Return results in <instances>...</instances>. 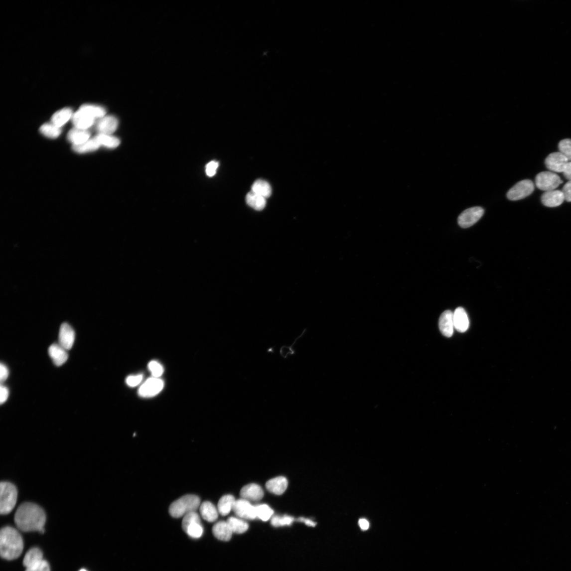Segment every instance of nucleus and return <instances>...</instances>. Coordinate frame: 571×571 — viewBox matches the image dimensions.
<instances>
[{"label": "nucleus", "mask_w": 571, "mask_h": 571, "mask_svg": "<svg viewBox=\"0 0 571 571\" xmlns=\"http://www.w3.org/2000/svg\"><path fill=\"white\" fill-rule=\"evenodd\" d=\"M46 517L44 510L39 506L31 503L21 505L14 516V522L18 529L23 532H44Z\"/></svg>", "instance_id": "f257e3e1"}, {"label": "nucleus", "mask_w": 571, "mask_h": 571, "mask_svg": "<svg viewBox=\"0 0 571 571\" xmlns=\"http://www.w3.org/2000/svg\"><path fill=\"white\" fill-rule=\"evenodd\" d=\"M23 542L19 532L14 528L7 526L0 532V553L7 560L18 558L23 551Z\"/></svg>", "instance_id": "f03ea898"}, {"label": "nucleus", "mask_w": 571, "mask_h": 571, "mask_svg": "<svg viewBox=\"0 0 571 571\" xmlns=\"http://www.w3.org/2000/svg\"><path fill=\"white\" fill-rule=\"evenodd\" d=\"M201 506V500L193 495H185L172 503L169 507L170 515L174 518H180L186 514L196 512Z\"/></svg>", "instance_id": "7ed1b4c3"}, {"label": "nucleus", "mask_w": 571, "mask_h": 571, "mask_svg": "<svg viewBox=\"0 0 571 571\" xmlns=\"http://www.w3.org/2000/svg\"><path fill=\"white\" fill-rule=\"evenodd\" d=\"M18 491L13 484L2 482L0 484V512L2 515L10 513L16 505Z\"/></svg>", "instance_id": "20e7f679"}, {"label": "nucleus", "mask_w": 571, "mask_h": 571, "mask_svg": "<svg viewBox=\"0 0 571 571\" xmlns=\"http://www.w3.org/2000/svg\"><path fill=\"white\" fill-rule=\"evenodd\" d=\"M182 528L190 538L199 539L203 533L200 516L196 512H192L184 516Z\"/></svg>", "instance_id": "39448f33"}, {"label": "nucleus", "mask_w": 571, "mask_h": 571, "mask_svg": "<svg viewBox=\"0 0 571 571\" xmlns=\"http://www.w3.org/2000/svg\"><path fill=\"white\" fill-rule=\"evenodd\" d=\"M535 183L540 189L544 191L548 192L555 190L561 184L563 180L555 173L550 171H544L539 173L535 178Z\"/></svg>", "instance_id": "423d86ee"}, {"label": "nucleus", "mask_w": 571, "mask_h": 571, "mask_svg": "<svg viewBox=\"0 0 571 571\" xmlns=\"http://www.w3.org/2000/svg\"><path fill=\"white\" fill-rule=\"evenodd\" d=\"M535 187L533 181L525 179L519 181L507 193V198L510 201H518L530 196L534 192Z\"/></svg>", "instance_id": "0eeeda50"}, {"label": "nucleus", "mask_w": 571, "mask_h": 571, "mask_svg": "<svg viewBox=\"0 0 571 571\" xmlns=\"http://www.w3.org/2000/svg\"><path fill=\"white\" fill-rule=\"evenodd\" d=\"M484 214L481 207H473L464 211L458 218V223L462 228H468L477 223Z\"/></svg>", "instance_id": "6e6552de"}, {"label": "nucleus", "mask_w": 571, "mask_h": 571, "mask_svg": "<svg viewBox=\"0 0 571 571\" xmlns=\"http://www.w3.org/2000/svg\"><path fill=\"white\" fill-rule=\"evenodd\" d=\"M233 512L240 518L246 520H255L257 517L256 506L244 499L236 500L233 507Z\"/></svg>", "instance_id": "1a4fd4ad"}, {"label": "nucleus", "mask_w": 571, "mask_h": 571, "mask_svg": "<svg viewBox=\"0 0 571 571\" xmlns=\"http://www.w3.org/2000/svg\"><path fill=\"white\" fill-rule=\"evenodd\" d=\"M164 386L163 381L158 378L152 377L145 381L140 387L138 394L143 397H151L158 394Z\"/></svg>", "instance_id": "9d476101"}, {"label": "nucleus", "mask_w": 571, "mask_h": 571, "mask_svg": "<svg viewBox=\"0 0 571 571\" xmlns=\"http://www.w3.org/2000/svg\"><path fill=\"white\" fill-rule=\"evenodd\" d=\"M568 159L560 152H553L550 154L546 159V165L549 170L557 172H564Z\"/></svg>", "instance_id": "9b49d317"}, {"label": "nucleus", "mask_w": 571, "mask_h": 571, "mask_svg": "<svg viewBox=\"0 0 571 571\" xmlns=\"http://www.w3.org/2000/svg\"><path fill=\"white\" fill-rule=\"evenodd\" d=\"M75 339V333L73 328L67 323L62 324L59 333V344L67 351L71 350Z\"/></svg>", "instance_id": "f8f14e48"}, {"label": "nucleus", "mask_w": 571, "mask_h": 571, "mask_svg": "<svg viewBox=\"0 0 571 571\" xmlns=\"http://www.w3.org/2000/svg\"><path fill=\"white\" fill-rule=\"evenodd\" d=\"M453 313L449 310H446L441 314L439 319V328L441 333L447 337H450L454 332Z\"/></svg>", "instance_id": "ddd939ff"}, {"label": "nucleus", "mask_w": 571, "mask_h": 571, "mask_svg": "<svg viewBox=\"0 0 571 571\" xmlns=\"http://www.w3.org/2000/svg\"><path fill=\"white\" fill-rule=\"evenodd\" d=\"M118 125L115 117L105 116L99 120L96 128L99 134L111 135L116 131Z\"/></svg>", "instance_id": "4468645a"}, {"label": "nucleus", "mask_w": 571, "mask_h": 571, "mask_svg": "<svg viewBox=\"0 0 571 571\" xmlns=\"http://www.w3.org/2000/svg\"><path fill=\"white\" fill-rule=\"evenodd\" d=\"M242 499L249 501L261 500L264 496V492L260 486L255 483L248 484L242 488L240 491Z\"/></svg>", "instance_id": "2eb2a0df"}, {"label": "nucleus", "mask_w": 571, "mask_h": 571, "mask_svg": "<svg viewBox=\"0 0 571 571\" xmlns=\"http://www.w3.org/2000/svg\"><path fill=\"white\" fill-rule=\"evenodd\" d=\"M565 200L562 190H553L546 192L541 197L543 205L549 207H555L561 205Z\"/></svg>", "instance_id": "dca6fc26"}, {"label": "nucleus", "mask_w": 571, "mask_h": 571, "mask_svg": "<svg viewBox=\"0 0 571 571\" xmlns=\"http://www.w3.org/2000/svg\"><path fill=\"white\" fill-rule=\"evenodd\" d=\"M453 322L455 329L460 333L468 330L469 327V320L468 315L462 307L457 308L453 313Z\"/></svg>", "instance_id": "f3484780"}, {"label": "nucleus", "mask_w": 571, "mask_h": 571, "mask_svg": "<svg viewBox=\"0 0 571 571\" xmlns=\"http://www.w3.org/2000/svg\"><path fill=\"white\" fill-rule=\"evenodd\" d=\"M48 353L54 364L58 367L64 365L68 358L67 350L59 344H52L49 348Z\"/></svg>", "instance_id": "a211bd4d"}, {"label": "nucleus", "mask_w": 571, "mask_h": 571, "mask_svg": "<svg viewBox=\"0 0 571 571\" xmlns=\"http://www.w3.org/2000/svg\"><path fill=\"white\" fill-rule=\"evenodd\" d=\"M72 120L75 128L88 130L93 126L95 119L85 112L79 110L73 114Z\"/></svg>", "instance_id": "6ab92c4d"}, {"label": "nucleus", "mask_w": 571, "mask_h": 571, "mask_svg": "<svg viewBox=\"0 0 571 571\" xmlns=\"http://www.w3.org/2000/svg\"><path fill=\"white\" fill-rule=\"evenodd\" d=\"M266 488L272 494L281 495L286 490L288 481L284 477H279L271 479L266 484Z\"/></svg>", "instance_id": "aec40b11"}, {"label": "nucleus", "mask_w": 571, "mask_h": 571, "mask_svg": "<svg viewBox=\"0 0 571 571\" xmlns=\"http://www.w3.org/2000/svg\"><path fill=\"white\" fill-rule=\"evenodd\" d=\"M213 533L216 538L223 541H229L233 532L227 522L221 521L213 526Z\"/></svg>", "instance_id": "412c9836"}, {"label": "nucleus", "mask_w": 571, "mask_h": 571, "mask_svg": "<svg viewBox=\"0 0 571 571\" xmlns=\"http://www.w3.org/2000/svg\"><path fill=\"white\" fill-rule=\"evenodd\" d=\"M90 133L88 130L74 128L68 133L67 138L73 145L82 144L90 140Z\"/></svg>", "instance_id": "4be33fe9"}, {"label": "nucleus", "mask_w": 571, "mask_h": 571, "mask_svg": "<svg viewBox=\"0 0 571 571\" xmlns=\"http://www.w3.org/2000/svg\"><path fill=\"white\" fill-rule=\"evenodd\" d=\"M200 511L204 520L209 522H214L219 516L218 508L209 501H205L200 507Z\"/></svg>", "instance_id": "5701e85b"}, {"label": "nucleus", "mask_w": 571, "mask_h": 571, "mask_svg": "<svg viewBox=\"0 0 571 571\" xmlns=\"http://www.w3.org/2000/svg\"><path fill=\"white\" fill-rule=\"evenodd\" d=\"M43 560L41 551L38 548H32L26 554L23 565L26 568H29L40 564Z\"/></svg>", "instance_id": "b1692460"}, {"label": "nucleus", "mask_w": 571, "mask_h": 571, "mask_svg": "<svg viewBox=\"0 0 571 571\" xmlns=\"http://www.w3.org/2000/svg\"><path fill=\"white\" fill-rule=\"evenodd\" d=\"M73 111L70 108H64L57 112L51 118V123L61 128L67 121L72 118Z\"/></svg>", "instance_id": "393cba45"}, {"label": "nucleus", "mask_w": 571, "mask_h": 571, "mask_svg": "<svg viewBox=\"0 0 571 571\" xmlns=\"http://www.w3.org/2000/svg\"><path fill=\"white\" fill-rule=\"evenodd\" d=\"M246 202L249 206L256 211H262L266 205V198L252 191L247 195Z\"/></svg>", "instance_id": "a878e982"}, {"label": "nucleus", "mask_w": 571, "mask_h": 571, "mask_svg": "<svg viewBox=\"0 0 571 571\" xmlns=\"http://www.w3.org/2000/svg\"><path fill=\"white\" fill-rule=\"evenodd\" d=\"M235 498L232 495H227L223 496L219 500L218 505L219 513L222 516H227L233 510L235 503Z\"/></svg>", "instance_id": "bb28decb"}, {"label": "nucleus", "mask_w": 571, "mask_h": 571, "mask_svg": "<svg viewBox=\"0 0 571 571\" xmlns=\"http://www.w3.org/2000/svg\"><path fill=\"white\" fill-rule=\"evenodd\" d=\"M252 191L265 198L270 197L272 193L271 186L267 181L258 179L255 181L252 187Z\"/></svg>", "instance_id": "cd10ccee"}, {"label": "nucleus", "mask_w": 571, "mask_h": 571, "mask_svg": "<svg viewBox=\"0 0 571 571\" xmlns=\"http://www.w3.org/2000/svg\"><path fill=\"white\" fill-rule=\"evenodd\" d=\"M100 146V144L95 137L82 144L73 145V149L78 153H85L97 150Z\"/></svg>", "instance_id": "c85d7f7f"}, {"label": "nucleus", "mask_w": 571, "mask_h": 571, "mask_svg": "<svg viewBox=\"0 0 571 571\" xmlns=\"http://www.w3.org/2000/svg\"><path fill=\"white\" fill-rule=\"evenodd\" d=\"M227 522L229 525L233 533H244L247 531L249 529L248 524L238 518L234 517H230Z\"/></svg>", "instance_id": "c756f323"}, {"label": "nucleus", "mask_w": 571, "mask_h": 571, "mask_svg": "<svg viewBox=\"0 0 571 571\" xmlns=\"http://www.w3.org/2000/svg\"><path fill=\"white\" fill-rule=\"evenodd\" d=\"M79 110L85 112L95 119H100L105 117L106 115V110L100 106L84 105L81 106Z\"/></svg>", "instance_id": "7c9ffc66"}, {"label": "nucleus", "mask_w": 571, "mask_h": 571, "mask_svg": "<svg viewBox=\"0 0 571 571\" xmlns=\"http://www.w3.org/2000/svg\"><path fill=\"white\" fill-rule=\"evenodd\" d=\"M95 138L101 145L105 146L109 148H117L120 143V141L118 138L111 135L99 134L95 137Z\"/></svg>", "instance_id": "2f4dec72"}, {"label": "nucleus", "mask_w": 571, "mask_h": 571, "mask_svg": "<svg viewBox=\"0 0 571 571\" xmlns=\"http://www.w3.org/2000/svg\"><path fill=\"white\" fill-rule=\"evenodd\" d=\"M40 132L43 135L55 139L61 134L62 129L61 128L58 127L52 123L46 124L40 127Z\"/></svg>", "instance_id": "473e14b6"}, {"label": "nucleus", "mask_w": 571, "mask_h": 571, "mask_svg": "<svg viewBox=\"0 0 571 571\" xmlns=\"http://www.w3.org/2000/svg\"><path fill=\"white\" fill-rule=\"evenodd\" d=\"M256 509L257 517L264 522L270 520L274 514L273 509L265 504L257 505Z\"/></svg>", "instance_id": "72a5a7b5"}, {"label": "nucleus", "mask_w": 571, "mask_h": 571, "mask_svg": "<svg viewBox=\"0 0 571 571\" xmlns=\"http://www.w3.org/2000/svg\"><path fill=\"white\" fill-rule=\"evenodd\" d=\"M294 521L293 517L290 516H275L272 518L271 524L274 527H279L291 525Z\"/></svg>", "instance_id": "f704fd0d"}, {"label": "nucleus", "mask_w": 571, "mask_h": 571, "mask_svg": "<svg viewBox=\"0 0 571 571\" xmlns=\"http://www.w3.org/2000/svg\"><path fill=\"white\" fill-rule=\"evenodd\" d=\"M560 152L571 161V140L566 139L561 141L559 144Z\"/></svg>", "instance_id": "c9c22d12"}, {"label": "nucleus", "mask_w": 571, "mask_h": 571, "mask_svg": "<svg viewBox=\"0 0 571 571\" xmlns=\"http://www.w3.org/2000/svg\"><path fill=\"white\" fill-rule=\"evenodd\" d=\"M148 367L153 377L159 378L163 373L162 366L156 361H152L149 362Z\"/></svg>", "instance_id": "e433bc0d"}, {"label": "nucleus", "mask_w": 571, "mask_h": 571, "mask_svg": "<svg viewBox=\"0 0 571 571\" xmlns=\"http://www.w3.org/2000/svg\"><path fill=\"white\" fill-rule=\"evenodd\" d=\"M302 335V334L299 336L291 346L284 345L280 349V354L282 357L284 359H287L289 356H292L295 354V350L293 349V346L297 340L300 338Z\"/></svg>", "instance_id": "4c0bfd02"}, {"label": "nucleus", "mask_w": 571, "mask_h": 571, "mask_svg": "<svg viewBox=\"0 0 571 571\" xmlns=\"http://www.w3.org/2000/svg\"><path fill=\"white\" fill-rule=\"evenodd\" d=\"M143 379V375L130 376L126 379V383L130 387H136L139 385Z\"/></svg>", "instance_id": "58836bf2"}, {"label": "nucleus", "mask_w": 571, "mask_h": 571, "mask_svg": "<svg viewBox=\"0 0 571 571\" xmlns=\"http://www.w3.org/2000/svg\"><path fill=\"white\" fill-rule=\"evenodd\" d=\"M25 571H50V570L48 562L43 560L37 565L26 569Z\"/></svg>", "instance_id": "ea45409f"}, {"label": "nucleus", "mask_w": 571, "mask_h": 571, "mask_svg": "<svg viewBox=\"0 0 571 571\" xmlns=\"http://www.w3.org/2000/svg\"><path fill=\"white\" fill-rule=\"evenodd\" d=\"M219 167V163L218 162L212 161L209 162L206 165V173L207 176L209 177L214 176L216 172V170Z\"/></svg>", "instance_id": "a19ab883"}, {"label": "nucleus", "mask_w": 571, "mask_h": 571, "mask_svg": "<svg viewBox=\"0 0 571 571\" xmlns=\"http://www.w3.org/2000/svg\"><path fill=\"white\" fill-rule=\"evenodd\" d=\"M562 191L564 194L565 200L571 202V181H569L565 184Z\"/></svg>", "instance_id": "79ce46f5"}, {"label": "nucleus", "mask_w": 571, "mask_h": 571, "mask_svg": "<svg viewBox=\"0 0 571 571\" xmlns=\"http://www.w3.org/2000/svg\"><path fill=\"white\" fill-rule=\"evenodd\" d=\"M8 390L7 387L1 385L0 387V403L3 404L8 399Z\"/></svg>", "instance_id": "37998d69"}, {"label": "nucleus", "mask_w": 571, "mask_h": 571, "mask_svg": "<svg viewBox=\"0 0 571 571\" xmlns=\"http://www.w3.org/2000/svg\"><path fill=\"white\" fill-rule=\"evenodd\" d=\"M8 376V370L7 367L3 363H1V366H0V380H1V384L5 382Z\"/></svg>", "instance_id": "c03bdc74"}, {"label": "nucleus", "mask_w": 571, "mask_h": 571, "mask_svg": "<svg viewBox=\"0 0 571 571\" xmlns=\"http://www.w3.org/2000/svg\"><path fill=\"white\" fill-rule=\"evenodd\" d=\"M565 178L569 181H571V161H569L564 171Z\"/></svg>", "instance_id": "a18cd8bd"}, {"label": "nucleus", "mask_w": 571, "mask_h": 571, "mask_svg": "<svg viewBox=\"0 0 571 571\" xmlns=\"http://www.w3.org/2000/svg\"><path fill=\"white\" fill-rule=\"evenodd\" d=\"M359 525L362 531L368 530L370 526L369 522L364 518L360 519L359 521Z\"/></svg>", "instance_id": "49530a36"}, {"label": "nucleus", "mask_w": 571, "mask_h": 571, "mask_svg": "<svg viewBox=\"0 0 571 571\" xmlns=\"http://www.w3.org/2000/svg\"><path fill=\"white\" fill-rule=\"evenodd\" d=\"M297 521L301 522V523H303L305 525H306L307 526H309V527H313L316 525V523L315 522H314V521L309 520V519L305 518L304 517L299 518L297 520Z\"/></svg>", "instance_id": "de8ad7c7"}, {"label": "nucleus", "mask_w": 571, "mask_h": 571, "mask_svg": "<svg viewBox=\"0 0 571 571\" xmlns=\"http://www.w3.org/2000/svg\"><path fill=\"white\" fill-rule=\"evenodd\" d=\"M87 571V570H86L85 569H81V570L80 571Z\"/></svg>", "instance_id": "09e8293b"}]
</instances>
